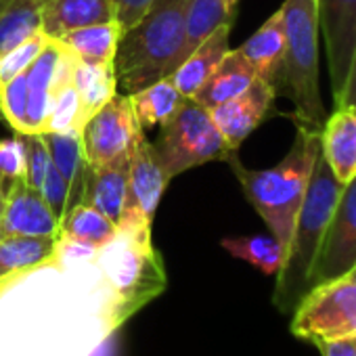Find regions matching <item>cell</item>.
<instances>
[{
	"label": "cell",
	"instance_id": "cell-1",
	"mask_svg": "<svg viewBox=\"0 0 356 356\" xmlns=\"http://www.w3.org/2000/svg\"><path fill=\"white\" fill-rule=\"evenodd\" d=\"M122 325L95 262L55 256L0 281V356H92Z\"/></svg>",
	"mask_w": 356,
	"mask_h": 356
},
{
	"label": "cell",
	"instance_id": "cell-2",
	"mask_svg": "<svg viewBox=\"0 0 356 356\" xmlns=\"http://www.w3.org/2000/svg\"><path fill=\"white\" fill-rule=\"evenodd\" d=\"M191 0H153L145 15L122 32L113 74L120 95H134L168 78L187 57V11Z\"/></svg>",
	"mask_w": 356,
	"mask_h": 356
},
{
	"label": "cell",
	"instance_id": "cell-3",
	"mask_svg": "<svg viewBox=\"0 0 356 356\" xmlns=\"http://www.w3.org/2000/svg\"><path fill=\"white\" fill-rule=\"evenodd\" d=\"M318 145L321 130L296 122V138L277 165L268 170H250L239 161L237 153L227 161L237 176L243 195L285 252L318 155Z\"/></svg>",
	"mask_w": 356,
	"mask_h": 356
},
{
	"label": "cell",
	"instance_id": "cell-4",
	"mask_svg": "<svg viewBox=\"0 0 356 356\" xmlns=\"http://www.w3.org/2000/svg\"><path fill=\"white\" fill-rule=\"evenodd\" d=\"M341 187L343 185L333 176L325 157L318 151L302 206L296 216L283 268L277 273L273 304L281 314H291L298 302L312 287L316 258Z\"/></svg>",
	"mask_w": 356,
	"mask_h": 356
},
{
	"label": "cell",
	"instance_id": "cell-5",
	"mask_svg": "<svg viewBox=\"0 0 356 356\" xmlns=\"http://www.w3.org/2000/svg\"><path fill=\"white\" fill-rule=\"evenodd\" d=\"M285 28V55L277 95L293 103V122L318 128L327 109L318 84V15L316 0H285L281 5Z\"/></svg>",
	"mask_w": 356,
	"mask_h": 356
},
{
	"label": "cell",
	"instance_id": "cell-6",
	"mask_svg": "<svg viewBox=\"0 0 356 356\" xmlns=\"http://www.w3.org/2000/svg\"><path fill=\"white\" fill-rule=\"evenodd\" d=\"M95 264L115 296L124 323L157 298L168 283L149 225L118 227L115 237L99 248Z\"/></svg>",
	"mask_w": 356,
	"mask_h": 356
},
{
	"label": "cell",
	"instance_id": "cell-7",
	"mask_svg": "<svg viewBox=\"0 0 356 356\" xmlns=\"http://www.w3.org/2000/svg\"><path fill=\"white\" fill-rule=\"evenodd\" d=\"M153 149L170 181L210 161H229L237 153L216 128L210 111L193 99H185L174 118L159 128V138L153 143Z\"/></svg>",
	"mask_w": 356,
	"mask_h": 356
},
{
	"label": "cell",
	"instance_id": "cell-8",
	"mask_svg": "<svg viewBox=\"0 0 356 356\" xmlns=\"http://www.w3.org/2000/svg\"><path fill=\"white\" fill-rule=\"evenodd\" d=\"M289 329L312 346L356 335V283L339 277L314 285L293 308Z\"/></svg>",
	"mask_w": 356,
	"mask_h": 356
},
{
	"label": "cell",
	"instance_id": "cell-9",
	"mask_svg": "<svg viewBox=\"0 0 356 356\" xmlns=\"http://www.w3.org/2000/svg\"><path fill=\"white\" fill-rule=\"evenodd\" d=\"M138 132L140 126L132 113L130 99L115 92L80 128L84 161L90 168H101L115 157L130 153Z\"/></svg>",
	"mask_w": 356,
	"mask_h": 356
},
{
	"label": "cell",
	"instance_id": "cell-10",
	"mask_svg": "<svg viewBox=\"0 0 356 356\" xmlns=\"http://www.w3.org/2000/svg\"><path fill=\"white\" fill-rule=\"evenodd\" d=\"M168 183L170 178L155 155L153 143H149L145 132L140 130L130 149L128 193L118 227H134V225L151 227Z\"/></svg>",
	"mask_w": 356,
	"mask_h": 356
},
{
	"label": "cell",
	"instance_id": "cell-11",
	"mask_svg": "<svg viewBox=\"0 0 356 356\" xmlns=\"http://www.w3.org/2000/svg\"><path fill=\"white\" fill-rule=\"evenodd\" d=\"M354 264H356V176L352 181H348L339 191L312 273V287L325 281L346 277L354 268Z\"/></svg>",
	"mask_w": 356,
	"mask_h": 356
},
{
	"label": "cell",
	"instance_id": "cell-12",
	"mask_svg": "<svg viewBox=\"0 0 356 356\" xmlns=\"http://www.w3.org/2000/svg\"><path fill=\"white\" fill-rule=\"evenodd\" d=\"M316 15L325 38L333 105L337 107L356 47V0H316Z\"/></svg>",
	"mask_w": 356,
	"mask_h": 356
},
{
	"label": "cell",
	"instance_id": "cell-13",
	"mask_svg": "<svg viewBox=\"0 0 356 356\" xmlns=\"http://www.w3.org/2000/svg\"><path fill=\"white\" fill-rule=\"evenodd\" d=\"M61 237V220L44 202L40 189L17 178L11 183L3 216H0V237Z\"/></svg>",
	"mask_w": 356,
	"mask_h": 356
},
{
	"label": "cell",
	"instance_id": "cell-14",
	"mask_svg": "<svg viewBox=\"0 0 356 356\" xmlns=\"http://www.w3.org/2000/svg\"><path fill=\"white\" fill-rule=\"evenodd\" d=\"M277 92L270 84L256 78L248 90H243L239 97L220 103L210 111L216 128L229 143L233 151L241 147V143L273 113Z\"/></svg>",
	"mask_w": 356,
	"mask_h": 356
},
{
	"label": "cell",
	"instance_id": "cell-15",
	"mask_svg": "<svg viewBox=\"0 0 356 356\" xmlns=\"http://www.w3.org/2000/svg\"><path fill=\"white\" fill-rule=\"evenodd\" d=\"M128 170H130V153H124L101 168H90L86 163L82 176L80 202L105 214L115 227L122 218L124 204H126Z\"/></svg>",
	"mask_w": 356,
	"mask_h": 356
},
{
	"label": "cell",
	"instance_id": "cell-16",
	"mask_svg": "<svg viewBox=\"0 0 356 356\" xmlns=\"http://www.w3.org/2000/svg\"><path fill=\"white\" fill-rule=\"evenodd\" d=\"M321 155L341 185L356 176V107L341 105L321 126Z\"/></svg>",
	"mask_w": 356,
	"mask_h": 356
},
{
	"label": "cell",
	"instance_id": "cell-17",
	"mask_svg": "<svg viewBox=\"0 0 356 356\" xmlns=\"http://www.w3.org/2000/svg\"><path fill=\"white\" fill-rule=\"evenodd\" d=\"M118 22L111 0H40V30L57 40L67 32Z\"/></svg>",
	"mask_w": 356,
	"mask_h": 356
},
{
	"label": "cell",
	"instance_id": "cell-18",
	"mask_svg": "<svg viewBox=\"0 0 356 356\" xmlns=\"http://www.w3.org/2000/svg\"><path fill=\"white\" fill-rule=\"evenodd\" d=\"M233 24H222L216 28L197 49H193L185 61L178 65L168 78L178 88L185 99H193L195 92L204 86V82L214 74V70L220 65L225 55L231 51L229 36H231Z\"/></svg>",
	"mask_w": 356,
	"mask_h": 356
},
{
	"label": "cell",
	"instance_id": "cell-19",
	"mask_svg": "<svg viewBox=\"0 0 356 356\" xmlns=\"http://www.w3.org/2000/svg\"><path fill=\"white\" fill-rule=\"evenodd\" d=\"M237 51L248 59L256 72V78L270 84L277 92L285 55V28L281 9L275 11Z\"/></svg>",
	"mask_w": 356,
	"mask_h": 356
},
{
	"label": "cell",
	"instance_id": "cell-20",
	"mask_svg": "<svg viewBox=\"0 0 356 356\" xmlns=\"http://www.w3.org/2000/svg\"><path fill=\"white\" fill-rule=\"evenodd\" d=\"M61 53H63L61 42L49 38L44 49L28 70V132L42 134L47 128L51 88H53Z\"/></svg>",
	"mask_w": 356,
	"mask_h": 356
},
{
	"label": "cell",
	"instance_id": "cell-21",
	"mask_svg": "<svg viewBox=\"0 0 356 356\" xmlns=\"http://www.w3.org/2000/svg\"><path fill=\"white\" fill-rule=\"evenodd\" d=\"M256 80V72L239 51H229L214 74L204 82L195 92L193 101L206 109H212L220 103H227L239 97Z\"/></svg>",
	"mask_w": 356,
	"mask_h": 356
},
{
	"label": "cell",
	"instance_id": "cell-22",
	"mask_svg": "<svg viewBox=\"0 0 356 356\" xmlns=\"http://www.w3.org/2000/svg\"><path fill=\"white\" fill-rule=\"evenodd\" d=\"M128 99L143 132L151 128H161L185 103V97L178 92L170 78H161L151 86L130 95Z\"/></svg>",
	"mask_w": 356,
	"mask_h": 356
},
{
	"label": "cell",
	"instance_id": "cell-23",
	"mask_svg": "<svg viewBox=\"0 0 356 356\" xmlns=\"http://www.w3.org/2000/svg\"><path fill=\"white\" fill-rule=\"evenodd\" d=\"M61 239V237H59ZM57 237H0V281L55 258Z\"/></svg>",
	"mask_w": 356,
	"mask_h": 356
},
{
	"label": "cell",
	"instance_id": "cell-24",
	"mask_svg": "<svg viewBox=\"0 0 356 356\" xmlns=\"http://www.w3.org/2000/svg\"><path fill=\"white\" fill-rule=\"evenodd\" d=\"M122 36L118 22L86 26L57 38L67 51H72L80 61L86 63H113L115 47Z\"/></svg>",
	"mask_w": 356,
	"mask_h": 356
},
{
	"label": "cell",
	"instance_id": "cell-25",
	"mask_svg": "<svg viewBox=\"0 0 356 356\" xmlns=\"http://www.w3.org/2000/svg\"><path fill=\"white\" fill-rule=\"evenodd\" d=\"M82 105V120L86 122L92 113H97L118 90H115V74L113 63H86L76 57L74 78H72ZM84 126V124H82Z\"/></svg>",
	"mask_w": 356,
	"mask_h": 356
},
{
	"label": "cell",
	"instance_id": "cell-26",
	"mask_svg": "<svg viewBox=\"0 0 356 356\" xmlns=\"http://www.w3.org/2000/svg\"><path fill=\"white\" fill-rule=\"evenodd\" d=\"M42 138L47 143L51 161L57 165V170L65 176L70 183V204L67 210L80 202V191H82V176H84V155H82V143H80V132L70 130V132H42ZM67 214V212H65Z\"/></svg>",
	"mask_w": 356,
	"mask_h": 356
},
{
	"label": "cell",
	"instance_id": "cell-27",
	"mask_svg": "<svg viewBox=\"0 0 356 356\" xmlns=\"http://www.w3.org/2000/svg\"><path fill=\"white\" fill-rule=\"evenodd\" d=\"M118 233V227L88 204H74L61 220V237L103 248Z\"/></svg>",
	"mask_w": 356,
	"mask_h": 356
},
{
	"label": "cell",
	"instance_id": "cell-28",
	"mask_svg": "<svg viewBox=\"0 0 356 356\" xmlns=\"http://www.w3.org/2000/svg\"><path fill=\"white\" fill-rule=\"evenodd\" d=\"M220 245L235 258L245 260L268 277H277L285 262V248L273 235H250V237H227Z\"/></svg>",
	"mask_w": 356,
	"mask_h": 356
},
{
	"label": "cell",
	"instance_id": "cell-29",
	"mask_svg": "<svg viewBox=\"0 0 356 356\" xmlns=\"http://www.w3.org/2000/svg\"><path fill=\"white\" fill-rule=\"evenodd\" d=\"M40 32V0H13L0 13V55Z\"/></svg>",
	"mask_w": 356,
	"mask_h": 356
},
{
	"label": "cell",
	"instance_id": "cell-30",
	"mask_svg": "<svg viewBox=\"0 0 356 356\" xmlns=\"http://www.w3.org/2000/svg\"><path fill=\"white\" fill-rule=\"evenodd\" d=\"M233 22L235 13L227 9L225 0H191L187 11V55L197 49L216 28Z\"/></svg>",
	"mask_w": 356,
	"mask_h": 356
},
{
	"label": "cell",
	"instance_id": "cell-31",
	"mask_svg": "<svg viewBox=\"0 0 356 356\" xmlns=\"http://www.w3.org/2000/svg\"><path fill=\"white\" fill-rule=\"evenodd\" d=\"M82 124H84L82 105H80V95L74 82L53 90L44 132H70V130L80 132Z\"/></svg>",
	"mask_w": 356,
	"mask_h": 356
},
{
	"label": "cell",
	"instance_id": "cell-32",
	"mask_svg": "<svg viewBox=\"0 0 356 356\" xmlns=\"http://www.w3.org/2000/svg\"><path fill=\"white\" fill-rule=\"evenodd\" d=\"M0 120L15 132H28V72L0 88Z\"/></svg>",
	"mask_w": 356,
	"mask_h": 356
},
{
	"label": "cell",
	"instance_id": "cell-33",
	"mask_svg": "<svg viewBox=\"0 0 356 356\" xmlns=\"http://www.w3.org/2000/svg\"><path fill=\"white\" fill-rule=\"evenodd\" d=\"M47 40L49 36H44L40 30L32 34L30 38H26L24 42L15 44L13 49H9L5 55H0V88L7 82H11L13 78H17L19 74L30 70V65L36 61V57L44 49Z\"/></svg>",
	"mask_w": 356,
	"mask_h": 356
},
{
	"label": "cell",
	"instance_id": "cell-34",
	"mask_svg": "<svg viewBox=\"0 0 356 356\" xmlns=\"http://www.w3.org/2000/svg\"><path fill=\"white\" fill-rule=\"evenodd\" d=\"M24 138V147H26V183L34 189H40L47 168L51 163V155L47 149V143L42 138V134H34V132H19Z\"/></svg>",
	"mask_w": 356,
	"mask_h": 356
},
{
	"label": "cell",
	"instance_id": "cell-35",
	"mask_svg": "<svg viewBox=\"0 0 356 356\" xmlns=\"http://www.w3.org/2000/svg\"><path fill=\"white\" fill-rule=\"evenodd\" d=\"M40 193L44 197V202L49 204V208L55 212V216L59 220H63L65 212H67V204H70V183L65 181V176L57 170V165L51 161L44 174V181L40 185Z\"/></svg>",
	"mask_w": 356,
	"mask_h": 356
},
{
	"label": "cell",
	"instance_id": "cell-36",
	"mask_svg": "<svg viewBox=\"0 0 356 356\" xmlns=\"http://www.w3.org/2000/svg\"><path fill=\"white\" fill-rule=\"evenodd\" d=\"M0 176L7 178L9 183L26 176V147L19 132L0 140Z\"/></svg>",
	"mask_w": 356,
	"mask_h": 356
},
{
	"label": "cell",
	"instance_id": "cell-37",
	"mask_svg": "<svg viewBox=\"0 0 356 356\" xmlns=\"http://www.w3.org/2000/svg\"><path fill=\"white\" fill-rule=\"evenodd\" d=\"M111 3L115 7L118 24L124 32L145 15V11L153 5V0H111Z\"/></svg>",
	"mask_w": 356,
	"mask_h": 356
},
{
	"label": "cell",
	"instance_id": "cell-38",
	"mask_svg": "<svg viewBox=\"0 0 356 356\" xmlns=\"http://www.w3.org/2000/svg\"><path fill=\"white\" fill-rule=\"evenodd\" d=\"M321 356H356V335L316 343Z\"/></svg>",
	"mask_w": 356,
	"mask_h": 356
},
{
	"label": "cell",
	"instance_id": "cell-39",
	"mask_svg": "<svg viewBox=\"0 0 356 356\" xmlns=\"http://www.w3.org/2000/svg\"><path fill=\"white\" fill-rule=\"evenodd\" d=\"M341 105H356V47H354V57H352V65H350V74L343 86V95H341Z\"/></svg>",
	"mask_w": 356,
	"mask_h": 356
},
{
	"label": "cell",
	"instance_id": "cell-40",
	"mask_svg": "<svg viewBox=\"0 0 356 356\" xmlns=\"http://www.w3.org/2000/svg\"><path fill=\"white\" fill-rule=\"evenodd\" d=\"M9 187H11V183L7 181V178H3V176H0V200H5V195H7Z\"/></svg>",
	"mask_w": 356,
	"mask_h": 356
},
{
	"label": "cell",
	"instance_id": "cell-41",
	"mask_svg": "<svg viewBox=\"0 0 356 356\" xmlns=\"http://www.w3.org/2000/svg\"><path fill=\"white\" fill-rule=\"evenodd\" d=\"M225 3H227V9H229V11H233V13L237 11V5H239V0H225Z\"/></svg>",
	"mask_w": 356,
	"mask_h": 356
},
{
	"label": "cell",
	"instance_id": "cell-42",
	"mask_svg": "<svg viewBox=\"0 0 356 356\" xmlns=\"http://www.w3.org/2000/svg\"><path fill=\"white\" fill-rule=\"evenodd\" d=\"M11 3H13V0H0V13H3V11H5V9L11 5Z\"/></svg>",
	"mask_w": 356,
	"mask_h": 356
},
{
	"label": "cell",
	"instance_id": "cell-43",
	"mask_svg": "<svg viewBox=\"0 0 356 356\" xmlns=\"http://www.w3.org/2000/svg\"><path fill=\"white\" fill-rule=\"evenodd\" d=\"M346 277H350V279H352V281L356 283V264H354V268H352V270H350V273H348Z\"/></svg>",
	"mask_w": 356,
	"mask_h": 356
},
{
	"label": "cell",
	"instance_id": "cell-44",
	"mask_svg": "<svg viewBox=\"0 0 356 356\" xmlns=\"http://www.w3.org/2000/svg\"><path fill=\"white\" fill-rule=\"evenodd\" d=\"M3 206H5V200H0V216H3Z\"/></svg>",
	"mask_w": 356,
	"mask_h": 356
},
{
	"label": "cell",
	"instance_id": "cell-45",
	"mask_svg": "<svg viewBox=\"0 0 356 356\" xmlns=\"http://www.w3.org/2000/svg\"><path fill=\"white\" fill-rule=\"evenodd\" d=\"M354 107H356V105H354Z\"/></svg>",
	"mask_w": 356,
	"mask_h": 356
}]
</instances>
